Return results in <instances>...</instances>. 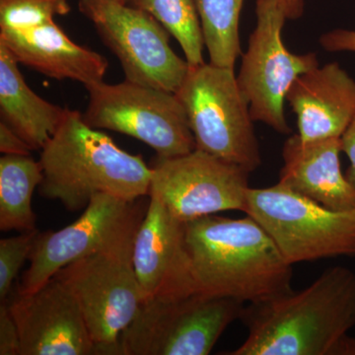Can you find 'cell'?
<instances>
[{"instance_id": "22", "label": "cell", "mask_w": 355, "mask_h": 355, "mask_svg": "<svg viewBox=\"0 0 355 355\" xmlns=\"http://www.w3.org/2000/svg\"><path fill=\"white\" fill-rule=\"evenodd\" d=\"M70 11L69 0H0V30L37 27Z\"/></svg>"}, {"instance_id": "18", "label": "cell", "mask_w": 355, "mask_h": 355, "mask_svg": "<svg viewBox=\"0 0 355 355\" xmlns=\"http://www.w3.org/2000/svg\"><path fill=\"white\" fill-rule=\"evenodd\" d=\"M19 62L0 43V116L14 132L39 150L62 125L67 108L46 101L26 83Z\"/></svg>"}, {"instance_id": "27", "label": "cell", "mask_w": 355, "mask_h": 355, "mask_svg": "<svg viewBox=\"0 0 355 355\" xmlns=\"http://www.w3.org/2000/svg\"><path fill=\"white\" fill-rule=\"evenodd\" d=\"M340 140L343 153L347 154L350 161V166L345 177L355 189V114Z\"/></svg>"}, {"instance_id": "26", "label": "cell", "mask_w": 355, "mask_h": 355, "mask_svg": "<svg viewBox=\"0 0 355 355\" xmlns=\"http://www.w3.org/2000/svg\"><path fill=\"white\" fill-rule=\"evenodd\" d=\"M320 44L329 51H355V32L338 29L326 33L320 38Z\"/></svg>"}, {"instance_id": "7", "label": "cell", "mask_w": 355, "mask_h": 355, "mask_svg": "<svg viewBox=\"0 0 355 355\" xmlns=\"http://www.w3.org/2000/svg\"><path fill=\"white\" fill-rule=\"evenodd\" d=\"M83 120L91 128L123 133L150 146L157 157L172 158L196 149L188 116L175 93L130 83L87 86Z\"/></svg>"}, {"instance_id": "10", "label": "cell", "mask_w": 355, "mask_h": 355, "mask_svg": "<svg viewBox=\"0 0 355 355\" xmlns=\"http://www.w3.org/2000/svg\"><path fill=\"white\" fill-rule=\"evenodd\" d=\"M71 291L99 354L118 355L119 340L144 303L132 252H105L72 261L55 273Z\"/></svg>"}, {"instance_id": "1", "label": "cell", "mask_w": 355, "mask_h": 355, "mask_svg": "<svg viewBox=\"0 0 355 355\" xmlns=\"http://www.w3.org/2000/svg\"><path fill=\"white\" fill-rule=\"evenodd\" d=\"M245 342L227 355H355V272L331 266L303 291L245 305Z\"/></svg>"}, {"instance_id": "16", "label": "cell", "mask_w": 355, "mask_h": 355, "mask_svg": "<svg viewBox=\"0 0 355 355\" xmlns=\"http://www.w3.org/2000/svg\"><path fill=\"white\" fill-rule=\"evenodd\" d=\"M286 100L301 140L342 137L355 114V81L336 62L318 65L294 81Z\"/></svg>"}, {"instance_id": "12", "label": "cell", "mask_w": 355, "mask_h": 355, "mask_svg": "<svg viewBox=\"0 0 355 355\" xmlns=\"http://www.w3.org/2000/svg\"><path fill=\"white\" fill-rule=\"evenodd\" d=\"M151 168L149 195L157 196L181 221L246 209L250 173L240 166L195 149L177 157H157Z\"/></svg>"}, {"instance_id": "17", "label": "cell", "mask_w": 355, "mask_h": 355, "mask_svg": "<svg viewBox=\"0 0 355 355\" xmlns=\"http://www.w3.org/2000/svg\"><path fill=\"white\" fill-rule=\"evenodd\" d=\"M340 137L303 141L291 135L282 148L279 183L324 207L355 209V189L340 168Z\"/></svg>"}, {"instance_id": "25", "label": "cell", "mask_w": 355, "mask_h": 355, "mask_svg": "<svg viewBox=\"0 0 355 355\" xmlns=\"http://www.w3.org/2000/svg\"><path fill=\"white\" fill-rule=\"evenodd\" d=\"M32 150L19 135L0 121V153L4 155H31Z\"/></svg>"}, {"instance_id": "24", "label": "cell", "mask_w": 355, "mask_h": 355, "mask_svg": "<svg viewBox=\"0 0 355 355\" xmlns=\"http://www.w3.org/2000/svg\"><path fill=\"white\" fill-rule=\"evenodd\" d=\"M20 336L7 301L0 304V355H19Z\"/></svg>"}, {"instance_id": "15", "label": "cell", "mask_w": 355, "mask_h": 355, "mask_svg": "<svg viewBox=\"0 0 355 355\" xmlns=\"http://www.w3.org/2000/svg\"><path fill=\"white\" fill-rule=\"evenodd\" d=\"M0 43L19 64L57 80L77 81L85 87L102 83L109 67L100 53L74 43L55 22L22 30H0Z\"/></svg>"}, {"instance_id": "9", "label": "cell", "mask_w": 355, "mask_h": 355, "mask_svg": "<svg viewBox=\"0 0 355 355\" xmlns=\"http://www.w3.org/2000/svg\"><path fill=\"white\" fill-rule=\"evenodd\" d=\"M78 8L118 58L125 80L179 90L190 64L172 50L170 33L150 14L118 0H79Z\"/></svg>"}, {"instance_id": "8", "label": "cell", "mask_w": 355, "mask_h": 355, "mask_svg": "<svg viewBox=\"0 0 355 355\" xmlns=\"http://www.w3.org/2000/svg\"><path fill=\"white\" fill-rule=\"evenodd\" d=\"M137 202L100 193L73 223L58 231L39 233L18 293L39 291L58 270L90 254L132 252L147 209Z\"/></svg>"}, {"instance_id": "20", "label": "cell", "mask_w": 355, "mask_h": 355, "mask_svg": "<svg viewBox=\"0 0 355 355\" xmlns=\"http://www.w3.org/2000/svg\"><path fill=\"white\" fill-rule=\"evenodd\" d=\"M210 62L234 69L241 53L239 20L244 0H193Z\"/></svg>"}, {"instance_id": "6", "label": "cell", "mask_w": 355, "mask_h": 355, "mask_svg": "<svg viewBox=\"0 0 355 355\" xmlns=\"http://www.w3.org/2000/svg\"><path fill=\"white\" fill-rule=\"evenodd\" d=\"M244 212L265 229L292 266L355 257V209H328L277 183L249 188Z\"/></svg>"}, {"instance_id": "3", "label": "cell", "mask_w": 355, "mask_h": 355, "mask_svg": "<svg viewBox=\"0 0 355 355\" xmlns=\"http://www.w3.org/2000/svg\"><path fill=\"white\" fill-rule=\"evenodd\" d=\"M41 150L40 193L60 200L69 211L85 209L100 193L135 202L150 191L153 168L88 125L80 112L67 109L62 125Z\"/></svg>"}, {"instance_id": "29", "label": "cell", "mask_w": 355, "mask_h": 355, "mask_svg": "<svg viewBox=\"0 0 355 355\" xmlns=\"http://www.w3.org/2000/svg\"><path fill=\"white\" fill-rule=\"evenodd\" d=\"M118 1L123 2V3L128 4V0H118Z\"/></svg>"}, {"instance_id": "23", "label": "cell", "mask_w": 355, "mask_h": 355, "mask_svg": "<svg viewBox=\"0 0 355 355\" xmlns=\"http://www.w3.org/2000/svg\"><path fill=\"white\" fill-rule=\"evenodd\" d=\"M39 232H23L0 241V300L6 301L21 268L30 254Z\"/></svg>"}, {"instance_id": "28", "label": "cell", "mask_w": 355, "mask_h": 355, "mask_svg": "<svg viewBox=\"0 0 355 355\" xmlns=\"http://www.w3.org/2000/svg\"><path fill=\"white\" fill-rule=\"evenodd\" d=\"M286 10L287 19H298L304 11V0H277Z\"/></svg>"}, {"instance_id": "5", "label": "cell", "mask_w": 355, "mask_h": 355, "mask_svg": "<svg viewBox=\"0 0 355 355\" xmlns=\"http://www.w3.org/2000/svg\"><path fill=\"white\" fill-rule=\"evenodd\" d=\"M245 305L202 292L149 299L121 334L118 354H209Z\"/></svg>"}, {"instance_id": "13", "label": "cell", "mask_w": 355, "mask_h": 355, "mask_svg": "<svg viewBox=\"0 0 355 355\" xmlns=\"http://www.w3.org/2000/svg\"><path fill=\"white\" fill-rule=\"evenodd\" d=\"M20 336L19 355L99 354L71 291L53 277L9 304Z\"/></svg>"}, {"instance_id": "4", "label": "cell", "mask_w": 355, "mask_h": 355, "mask_svg": "<svg viewBox=\"0 0 355 355\" xmlns=\"http://www.w3.org/2000/svg\"><path fill=\"white\" fill-rule=\"evenodd\" d=\"M175 94L188 116L196 149L249 173L260 167L254 120L234 69L205 62L190 65Z\"/></svg>"}, {"instance_id": "21", "label": "cell", "mask_w": 355, "mask_h": 355, "mask_svg": "<svg viewBox=\"0 0 355 355\" xmlns=\"http://www.w3.org/2000/svg\"><path fill=\"white\" fill-rule=\"evenodd\" d=\"M150 14L177 40L190 65L203 64L205 39L193 0H128Z\"/></svg>"}, {"instance_id": "14", "label": "cell", "mask_w": 355, "mask_h": 355, "mask_svg": "<svg viewBox=\"0 0 355 355\" xmlns=\"http://www.w3.org/2000/svg\"><path fill=\"white\" fill-rule=\"evenodd\" d=\"M135 244L132 263L144 300L196 292L184 245V222L150 193Z\"/></svg>"}, {"instance_id": "2", "label": "cell", "mask_w": 355, "mask_h": 355, "mask_svg": "<svg viewBox=\"0 0 355 355\" xmlns=\"http://www.w3.org/2000/svg\"><path fill=\"white\" fill-rule=\"evenodd\" d=\"M184 245L196 292L251 304L292 289V265L247 214L184 222Z\"/></svg>"}, {"instance_id": "19", "label": "cell", "mask_w": 355, "mask_h": 355, "mask_svg": "<svg viewBox=\"0 0 355 355\" xmlns=\"http://www.w3.org/2000/svg\"><path fill=\"white\" fill-rule=\"evenodd\" d=\"M43 180L40 161L31 155H3L0 158V229L31 232L37 230L32 209L35 189Z\"/></svg>"}, {"instance_id": "11", "label": "cell", "mask_w": 355, "mask_h": 355, "mask_svg": "<svg viewBox=\"0 0 355 355\" xmlns=\"http://www.w3.org/2000/svg\"><path fill=\"white\" fill-rule=\"evenodd\" d=\"M257 25L243 55L238 84L254 121L284 135L291 132L284 101L299 76L319 65L316 53L294 55L282 41L286 10L277 0H257Z\"/></svg>"}]
</instances>
